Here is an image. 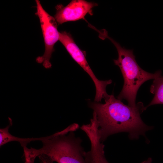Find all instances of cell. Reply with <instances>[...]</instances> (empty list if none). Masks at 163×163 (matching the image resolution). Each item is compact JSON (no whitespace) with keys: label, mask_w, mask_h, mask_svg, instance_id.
Here are the masks:
<instances>
[{"label":"cell","mask_w":163,"mask_h":163,"mask_svg":"<svg viewBox=\"0 0 163 163\" xmlns=\"http://www.w3.org/2000/svg\"><path fill=\"white\" fill-rule=\"evenodd\" d=\"M104 100V104L94 101L88 104L96 115L101 142L110 136L122 132L128 133L131 139H137L140 135L146 137V132L152 129L141 118L140 114L145 110L142 103L139 102L135 107H131L113 94Z\"/></svg>","instance_id":"cell-1"},{"label":"cell","mask_w":163,"mask_h":163,"mask_svg":"<svg viewBox=\"0 0 163 163\" xmlns=\"http://www.w3.org/2000/svg\"><path fill=\"white\" fill-rule=\"evenodd\" d=\"M74 131L66 129L46 137L42 148L36 149L27 147L24 149L26 163H34L35 159L49 160L53 163H86L82 140L76 137Z\"/></svg>","instance_id":"cell-2"},{"label":"cell","mask_w":163,"mask_h":163,"mask_svg":"<svg viewBox=\"0 0 163 163\" xmlns=\"http://www.w3.org/2000/svg\"><path fill=\"white\" fill-rule=\"evenodd\" d=\"M100 37L102 39H109L117 51L118 58L113 61L115 64L120 68L123 78L124 84L117 98L121 101L126 100L128 106L134 107L136 104L137 93L141 85L149 80L154 79L161 76V72L158 70L154 73H151L143 70L137 63L133 50L122 47L119 43L108 36L106 30L102 32Z\"/></svg>","instance_id":"cell-3"},{"label":"cell","mask_w":163,"mask_h":163,"mask_svg":"<svg viewBox=\"0 0 163 163\" xmlns=\"http://www.w3.org/2000/svg\"><path fill=\"white\" fill-rule=\"evenodd\" d=\"M35 2L37 11L35 14L40 20L45 45L43 55L37 57L36 61L42 63L45 68L48 69L51 67L50 60L54 51V45L59 40V32L57 29L58 23L55 18L43 9L39 0H36Z\"/></svg>","instance_id":"cell-4"},{"label":"cell","mask_w":163,"mask_h":163,"mask_svg":"<svg viewBox=\"0 0 163 163\" xmlns=\"http://www.w3.org/2000/svg\"><path fill=\"white\" fill-rule=\"evenodd\" d=\"M74 60L82 68L90 77L94 84L96 94L94 101H101L108 95L106 91L107 86L112 82L110 79L101 81L97 79L90 68L85 58L84 52L81 50L75 44L71 35L64 31L59 32V40Z\"/></svg>","instance_id":"cell-5"},{"label":"cell","mask_w":163,"mask_h":163,"mask_svg":"<svg viewBox=\"0 0 163 163\" xmlns=\"http://www.w3.org/2000/svg\"><path fill=\"white\" fill-rule=\"evenodd\" d=\"M97 5L95 3L84 0H72L65 6L58 4L56 7V11L54 18L58 24L77 21L83 18L87 14L91 13L93 8Z\"/></svg>","instance_id":"cell-6"},{"label":"cell","mask_w":163,"mask_h":163,"mask_svg":"<svg viewBox=\"0 0 163 163\" xmlns=\"http://www.w3.org/2000/svg\"><path fill=\"white\" fill-rule=\"evenodd\" d=\"M12 125L11 119L10 120L9 124L5 128L0 129V146L12 141H17L19 142L23 148L27 146V144L32 141L40 140L42 141L46 137L38 138H22L15 137L9 132V129Z\"/></svg>","instance_id":"cell-7"},{"label":"cell","mask_w":163,"mask_h":163,"mask_svg":"<svg viewBox=\"0 0 163 163\" xmlns=\"http://www.w3.org/2000/svg\"><path fill=\"white\" fill-rule=\"evenodd\" d=\"M150 91L154 95V97L147 106V107L153 105L163 104V77L161 76L154 79L151 85Z\"/></svg>","instance_id":"cell-8"},{"label":"cell","mask_w":163,"mask_h":163,"mask_svg":"<svg viewBox=\"0 0 163 163\" xmlns=\"http://www.w3.org/2000/svg\"><path fill=\"white\" fill-rule=\"evenodd\" d=\"M97 150L99 163H109L106 159L104 151V145L100 140L97 142Z\"/></svg>","instance_id":"cell-9"},{"label":"cell","mask_w":163,"mask_h":163,"mask_svg":"<svg viewBox=\"0 0 163 163\" xmlns=\"http://www.w3.org/2000/svg\"><path fill=\"white\" fill-rule=\"evenodd\" d=\"M86 163H99L98 157L96 156H92L86 160Z\"/></svg>","instance_id":"cell-10"},{"label":"cell","mask_w":163,"mask_h":163,"mask_svg":"<svg viewBox=\"0 0 163 163\" xmlns=\"http://www.w3.org/2000/svg\"><path fill=\"white\" fill-rule=\"evenodd\" d=\"M152 159L151 158H149L147 160L144 161L141 163H152Z\"/></svg>","instance_id":"cell-11"},{"label":"cell","mask_w":163,"mask_h":163,"mask_svg":"<svg viewBox=\"0 0 163 163\" xmlns=\"http://www.w3.org/2000/svg\"><path fill=\"white\" fill-rule=\"evenodd\" d=\"M41 163H52L49 161H41Z\"/></svg>","instance_id":"cell-12"}]
</instances>
